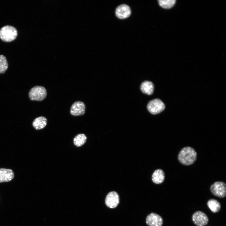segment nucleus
<instances>
[{
  "label": "nucleus",
  "instance_id": "1",
  "mask_svg": "<svg viewBox=\"0 0 226 226\" xmlns=\"http://www.w3.org/2000/svg\"><path fill=\"white\" fill-rule=\"evenodd\" d=\"M197 154L192 148L185 147L182 148L178 154V159L183 165L188 166L193 164L196 160Z\"/></svg>",
  "mask_w": 226,
  "mask_h": 226
},
{
  "label": "nucleus",
  "instance_id": "2",
  "mask_svg": "<svg viewBox=\"0 0 226 226\" xmlns=\"http://www.w3.org/2000/svg\"><path fill=\"white\" fill-rule=\"evenodd\" d=\"M18 35L16 29L10 25L5 26L0 30V38L3 41L10 42L15 40Z\"/></svg>",
  "mask_w": 226,
  "mask_h": 226
},
{
  "label": "nucleus",
  "instance_id": "3",
  "mask_svg": "<svg viewBox=\"0 0 226 226\" xmlns=\"http://www.w3.org/2000/svg\"><path fill=\"white\" fill-rule=\"evenodd\" d=\"M46 90L43 87L36 86L32 88L29 93L30 99L32 100L41 101L46 97Z\"/></svg>",
  "mask_w": 226,
  "mask_h": 226
},
{
  "label": "nucleus",
  "instance_id": "4",
  "mask_svg": "<svg viewBox=\"0 0 226 226\" xmlns=\"http://www.w3.org/2000/svg\"><path fill=\"white\" fill-rule=\"evenodd\" d=\"M210 189L212 193L216 196L223 198L226 196V184L223 181L215 182L211 186Z\"/></svg>",
  "mask_w": 226,
  "mask_h": 226
},
{
  "label": "nucleus",
  "instance_id": "5",
  "mask_svg": "<svg viewBox=\"0 0 226 226\" xmlns=\"http://www.w3.org/2000/svg\"><path fill=\"white\" fill-rule=\"evenodd\" d=\"M147 108L151 113L155 115L162 112L165 108V105L160 100L156 99L150 101L148 103Z\"/></svg>",
  "mask_w": 226,
  "mask_h": 226
},
{
  "label": "nucleus",
  "instance_id": "6",
  "mask_svg": "<svg viewBox=\"0 0 226 226\" xmlns=\"http://www.w3.org/2000/svg\"><path fill=\"white\" fill-rule=\"evenodd\" d=\"M192 219L194 223L197 226H204L208 222L209 219L206 214L202 211H198L194 213Z\"/></svg>",
  "mask_w": 226,
  "mask_h": 226
},
{
  "label": "nucleus",
  "instance_id": "7",
  "mask_svg": "<svg viewBox=\"0 0 226 226\" xmlns=\"http://www.w3.org/2000/svg\"><path fill=\"white\" fill-rule=\"evenodd\" d=\"M119 202V196L118 194L115 191L109 192L106 196L105 201L106 206L111 208L116 207Z\"/></svg>",
  "mask_w": 226,
  "mask_h": 226
},
{
  "label": "nucleus",
  "instance_id": "8",
  "mask_svg": "<svg viewBox=\"0 0 226 226\" xmlns=\"http://www.w3.org/2000/svg\"><path fill=\"white\" fill-rule=\"evenodd\" d=\"M163 221L161 216L154 213L149 214L146 218V223L148 226H162Z\"/></svg>",
  "mask_w": 226,
  "mask_h": 226
},
{
  "label": "nucleus",
  "instance_id": "9",
  "mask_svg": "<svg viewBox=\"0 0 226 226\" xmlns=\"http://www.w3.org/2000/svg\"><path fill=\"white\" fill-rule=\"evenodd\" d=\"M85 110V105L84 104L80 101L74 102L71 106L70 112L74 116L83 115Z\"/></svg>",
  "mask_w": 226,
  "mask_h": 226
},
{
  "label": "nucleus",
  "instance_id": "10",
  "mask_svg": "<svg viewBox=\"0 0 226 226\" xmlns=\"http://www.w3.org/2000/svg\"><path fill=\"white\" fill-rule=\"evenodd\" d=\"M131 14L130 8L126 4L118 6L116 9V14L117 18L124 19L129 17Z\"/></svg>",
  "mask_w": 226,
  "mask_h": 226
},
{
  "label": "nucleus",
  "instance_id": "11",
  "mask_svg": "<svg viewBox=\"0 0 226 226\" xmlns=\"http://www.w3.org/2000/svg\"><path fill=\"white\" fill-rule=\"evenodd\" d=\"M14 177L13 170L10 169H0V183L11 181Z\"/></svg>",
  "mask_w": 226,
  "mask_h": 226
},
{
  "label": "nucleus",
  "instance_id": "12",
  "mask_svg": "<svg viewBox=\"0 0 226 226\" xmlns=\"http://www.w3.org/2000/svg\"><path fill=\"white\" fill-rule=\"evenodd\" d=\"M164 179V173L163 170L161 169H158L155 170L152 175V180L156 184L162 183Z\"/></svg>",
  "mask_w": 226,
  "mask_h": 226
},
{
  "label": "nucleus",
  "instance_id": "13",
  "mask_svg": "<svg viewBox=\"0 0 226 226\" xmlns=\"http://www.w3.org/2000/svg\"><path fill=\"white\" fill-rule=\"evenodd\" d=\"M140 89L143 93L150 95L153 93V84L151 81H145L141 84Z\"/></svg>",
  "mask_w": 226,
  "mask_h": 226
},
{
  "label": "nucleus",
  "instance_id": "14",
  "mask_svg": "<svg viewBox=\"0 0 226 226\" xmlns=\"http://www.w3.org/2000/svg\"><path fill=\"white\" fill-rule=\"evenodd\" d=\"M47 124L46 118L41 116L36 118L32 122V125L35 129L38 130L44 128Z\"/></svg>",
  "mask_w": 226,
  "mask_h": 226
},
{
  "label": "nucleus",
  "instance_id": "15",
  "mask_svg": "<svg viewBox=\"0 0 226 226\" xmlns=\"http://www.w3.org/2000/svg\"><path fill=\"white\" fill-rule=\"evenodd\" d=\"M207 204L210 209L214 213L218 212L221 209V206L220 203L215 199L209 200L208 201Z\"/></svg>",
  "mask_w": 226,
  "mask_h": 226
},
{
  "label": "nucleus",
  "instance_id": "16",
  "mask_svg": "<svg viewBox=\"0 0 226 226\" xmlns=\"http://www.w3.org/2000/svg\"><path fill=\"white\" fill-rule=\"evenodd\" d=\"M87 139L86 136L84 134L81 133L77 135L73 139V143L76 147H80L86 142Z\"/></svg>",
  "mask_w": 226,
  "mask_h": 226
},
{
  "label": "nucleus",
  "instance_id": "17",
  "mask_svg": "<svg viewBox=\"0 0 226 226\" xmlns=\"http://www.w3.org/2000/svg\"><path fill=\"white\" fill-rule=\"evenodd\" d=\"M159 5L165 9H169L172 8L175 4V0H159L158 1Z\"/></svg>",
  "mask_w": 226,
  "mask_h": 226
},
{
  "label": "nucleus",
  "instance_id": "18",
  "mask_svg": "<svg viewBox=\"0 0 226 226\" xmlns=\"http://www.w3.org/2000/svg\"><path fill=\"white\" fill-rule=\"evenodd\" d=\"M8 64L6 57L0 55V73L5 72L8 68Z\"/></svg>",
  "mask_w": 226,
  "mask_h": 226
}]
</instances>
